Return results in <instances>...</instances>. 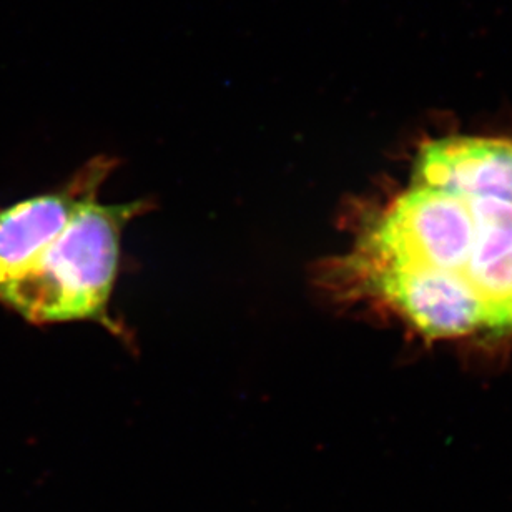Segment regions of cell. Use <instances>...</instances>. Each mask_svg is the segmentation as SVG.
<instances>
[{"label": "cell", "instance_id": "3957f363", "mask_svg": "<svg viewBox=\"0 0 512 512\" xmlns=\"http://www.w3.org/2000/svg\"><path fill=\"white\" fill-rule=\"evenodd\" d=\"M117 160L97 155L57 192L27 198L0 212V288L34 270L45 248L90 192L102 190Z\"/></svg>", "mask_w": 512, "mask_h": 512}, {"label": "cell", "instance_id": "7a4b0ae2", "mask_svg": "<svg viewBox=\"0 0 512 512\" xmlns=\"http://www.w3.org/2000/svg\"><path fill=\"white\" fill-rule=\"evenodd\" d=\"M99 195L97 190L80 200L29 275L0 288V301L29 323L90 321L125 338L124 326L110 315L122 237L128 223L150 212L152 203L137 200L107 205Z\"/></svg>", "mask_w": 512, "mask_h": 512}, {"label": "cell", "instance_id": "6da1fadb", "mask_svg": "<svg viewBox=\"0 0 512 512\" xmlns=\"http://www.w3.org/2000/svg\"><path fill=\"white\" fill-rule=\"evenodd\" d=\"M353 235L315 270L331 300L384 308L429 338L512 336V140H431L408 187Z\"/></svg>", "mask_w": 512, "mask_h": 512}]
</instances>
